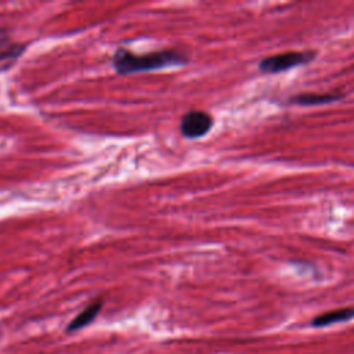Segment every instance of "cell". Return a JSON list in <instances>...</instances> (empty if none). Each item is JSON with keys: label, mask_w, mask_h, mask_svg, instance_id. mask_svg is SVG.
I'll return each mask as SVG.
<instances>
[{"label": "cell", "mask_w": 354, "mask_h": 354, "mask_svg": "<svg viewBox=\"0 0 354 354\" xmlns=\"http://www.w3.org/2000/svg\"><path fill=\"white\" fill-rule=\"evenodd\" d=\"M113 68L118 73H136L155 71L169 66H183L188 62V57L177 50H162L149 54H133L124 48H119L113 55Z\"/></svg>", "instance_id": "1"}, {"label": "cell", "mask_w": 354, "mask_h": 354, "mask_svg": "<svg viewBox=\"0 0 354 354\" xmlns=\"http://www.w3.org/2000/svg\"><path fill=\"white\" fill-rule=\"evenodd\" d=\"M315 57L314 51H288L263 58L259 64V69L264 73H279L290 68L304 65L313 61Z\"/></svg>", "instance_id": "2"}, {"label": "cell", "mask_w": 354, "mask_h": 354, "mask_svg": "<svg viewBox=\"0 0 354 354\" xmlns=\"http://www.w3.org/2000/svg\"><path fill=\"white\" fill-rule=\"evenodd\" d=\"M213 126V119L203 111H191L181 119V134L187 138H199L205 136Z\"/></svg>", "instance_id": "3"}, {"label": "cell", "mask_w": 354, "mask_h": 354, "mask_svg": "<svg viewBox=\"0 0 354 354\" xmlns=\"http://www.w3.org/2000/svg\"><path fill=\"white\" fill-rule=\"evenodd\" d=\"M354 318V307H344V308H337L332 311H326L324 314H319L313 319L314 326H326L330 324L342 322V321H348Z\"/></svg>", "instance_id": "4"}, {"label": "cell", "mask_w": 354, "mask_h": 354, "mask_svg": "<svg viewBox=\"0 0 354 354\" xmlns=\"http://www.w3.org/2000/svg\"><path fill=\"white\" fill-rule=\"evenodd\" d=\"M340 94L336 93H303L290 98V102L299 105H319L329 104L340 100Z\"/></svg>", "instance_id": "5"}, {"label": "cell", "mask_w": 354, "mask_h": 354, "mask_svg": "<svg viewBox=\"0 0 354 354\" xmlns=\"http://www.w3.org/2000/svg\"><path fill=\"white\" fill-rule=\"evenodd\" d=\"M102 307V301H95L93 304H90L87 308H84L69 325H68V330H76L80 329L86 325H88L100 313Z\"/></svg>", "instance_id": "6"}, {"label": "cell", "mask_w": 354, "mask_h": 354, "mask_svg": "<svg viewBox=\"0 0 354 354\" xmlns=\"http://www.w3.org/2000/svg\"><path fill=\"white\" fill-rule=\"evenodd\" d=\"M25 50V46H19V44H17V46H10L6 51H3L1 54H0V64L3 65V66H6L10 61H14V59H17L19 55H21V53Z\"/></svg>", "instance_id": "7"}, {"label": "cell", "mask_w": 354, "mask_h": 354, "mask_svg": "<svg viewBox=\"0 0 354 354\" xmlns=\"http://www.w3.org/2000/svg\"><path fill=\"white\" fill-rule=\"evenodd\" d=\"M6 41H7V33L4 29L0 28V47H3L6 44Z\"/></svg>", "instance_id": "8"}]
</instances>
